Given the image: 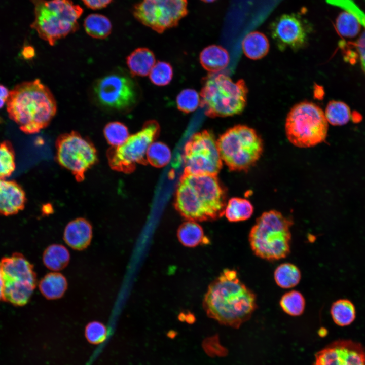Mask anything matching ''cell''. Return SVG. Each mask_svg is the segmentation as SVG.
I'll return each mask as SVG.
<instances>
[{"label":"cell","instance_id":"obj_1","mask_svg":"<svg viewBox=\"0 0 365 365\" xmlns=\"http://www.w3.org/2000/svg\"><path fill=\"white\" fill-rule=\"evenodd\" d=\"M203 307L210 318L238 328L257 309V296L241 281L236 270L225 269L208 286Z\"/></svg>","mask_w":365,"mask_h":365},{"label":"cell","instance_id":"obj_2","mask_svg":"<svg viewBox=\"0 0 365 365\" xmlns=\"http://www.w3.org/2000/svg\"><path fill=\"white\" fill-rule=\"evenodd\" d=\"M226 196L216 175L184 173L176 188L174 206L188 220H214L224 214Z\"/></svg>","mask_w":365,"mask_h":365},{"label":"cell","instance_id":"obj_3","mask_svg":"<svg viewBox=\"0 0 365 365\" xmlns=\"http://www.w3.org/2000/svg\"><path fill=\"white\" fill-rule=\"evenodd\" d=\"M9 117L26 134H35L47 127L57 111L55 99L39 79L22 82L10 91L7 101Z\"/></svg>","mask_w":365,"mask_h":365},{"label":"cell","instance_id":"obj_4","mask_svg":"<svg viewBox=\"0 0 365 365\" xmlns=\"http://www.w3.org/2000/svg\"><path fill=\"white\" fill-rule=\"evenodd\" d=\"M292 224L291 221L278 211L263 212L248 235L254 254L271 262L285 258L290 252Z\"/></svg>","mask_w":365,"mask_h":365},{"label":"cell","instance_id":"obj_5","mask_svg":"<svg viewBox=\"0 0 365 365\" xmlns=\"http://www.w3.org/2000/svg\"><path fill=\"white\" fill-rule=\"evenodd\" d=\"M34 6L30 25L39 36L51 46L79 29L83 9L71 0H30Z\"/></svg>","mask_w":365,"mask_h":365},{"label":"cell","instance_id":"obj_6","mask_svg":"<svg viewBox=\"0 0 365 365\" xmlns=\"http://www.w3.org/2000/svg\"><path fill=\"white\" fill-rule=\"evenodd\" d=\"M203 81L200 105L206 116L225 117L239 114L243 111L248 92L243 80L234 82L224 74L212 73Z\"/></svg>","mask_w":365,"mask_h":365},{"label":"cell","instance_id":"obj_7","mask_svg":"<svg viewBox=\"0 0 365 365\" xmlns=\"http://www.w3.org/2000/svg\"><path fill=\"white\" fill-rule=\"evenodd\" d=\"M222 161L231 171H245L254 165L263 151L261 138L248 126L238 125L228 129L216 140Z\"/></svg>","mask_w":365,"mask_h":365},{"label":"cell","instance_id":"obj_8","mask_svg":"<svg viewBox=\"0 0 365 365\" xmlns=\"http://www.w3.org/2000/svg\"><path fill=\"white\" fill-rule=\"evenodd\" d=\"M327 121L322 109L308 101L292 107L286 119L285 130L294 145L307 148L324 141L327 135Z\"/></svg>","mask_w":365,"mask_h":365},{"label":"cell","instance_id":"obj_9","mask_svg":"<svg viewBox=\"0 0 365 365\" xmlns=\"http://www.w3.org/2000/svg\"><path fill=\"white\" fill-rule=\"evenodd\" d=\"M3 300L17 306L26 304L36 285L33 266L21 254L14 253L0 262Z\"/></svg>","mask_w":365,"mask_h":365},{"label":"cell","instance_id":"obj_10","mask_svg":"<svg viewBox=\"0 0 365 365\" xmlns=\"http://www.w3.org/2000/svg\"><path fill=\"white\" fill-rule=\"evenodd\" d=\"M160 131L156 121L149 120L141 130L130 136L122 145L110 148L106 156L110 167L114 170L130 173L135 170L136 164H147V150L157 138Z\"/></svg>","mask_w":365,"mask_h":365},{"label":"cell","instance_id":"obj_11","mask_svg":"<svg viewBox=\"0 0 365 365\" xmlns=\"http://www.w3.org/2000/svg\"><path fill=\"white\" fill-rule=\"evenodd\" d=\"M56 148L58 163L70 171L78 182L84 179L86 172L97 162L93 144L74 131L60 135Z\"/></svg>","mask_w":365,"mask_h":365},{"label":"cell","instance_id":"obj_12","mask_svg":"<svg viewBox=\"0 0 365 365\" xmlns=\"http://www.w3.org/2000/svg\"><path fill=\"white\" fill-rule=\"evenodd\" d=\"M184 172L194 175H216L222 167L213 134L205 130L193 134L184 148Z\"/></svg>","mask_w":365,"mask_h":365},{"label":"cell","instance_id":"obj_13","mask_svg":"<svg viewBox=\"0 0 365 365\" xmlns=\"http://www.w3.org/2000/svg\"><path fill=\"white\" fill-rule=\"evenodd\" d=\"M93 93L97 103L110 110H130L137 101L138 90L134 81L127 74L115 72L96 81Z\"/></svg>","mask_w":365,"mask_h":365},{"label":"cell","instance_id":"obj_14","mask_svg":"<svg viewBox=\"0 0 365 365\" xmlns=\"http://www.w3.org/2000/svg\"><path fill=\"white\" fill-rule=\"evenodd\" d=\"M187 12V0H142L133 11L137 20L158 33L176 26Z\"/></svg>","mask_w":365,"mask_h":365},{"label":"cell","instance_id":"obj_15","mask_svg":"<svg viewBox=\"0 0 365 365\" xmlns=\"http://www.w3.org/2000/svg\"><path fill=\"white\" fill-rule=\"evenodd\" d=\"M269 30L280 50L297 51L307 44L312 25L300 13L285 14L271 23Z\"/></svg>","mask_w":365,"mask_h":365},{"label":"cell","instance_id":"obj_16","mask_svg":"<svg viewBox=\"0 0 365 365\" xmlns=\"http://www.w3.org/2000/svg\"><path fill=\"white\" fill-rule=\"evenodd\" d=\"M314 365H365V350L353 341H336L316 353Z\"/></svg>","mask_w":365,"mask_h":365},{"label":"cell","instance_id":"obj_17","mask_svg":"<svg viewBox=\"0 0 365 365\" xmlns=\"http://www.w3.org/2000/svg\"><path fill=\"white\" fill-rule=\"evenodd\" d=\"M331 5L343 8L345 11L338 16L335 28L341 37L351 38L356 36L360 30L361 22L358 14V7L351 0H326Z\"/></svg>","mask_w":365,"mask_h":365},{"label":"cell","instance_id":"obj_18","mask_svg":"<svg viewBox=\"0 0 365 365\" xmlns=\"http://www.w3.org/2000/svg\"><path fill=\"white\" fill-rule=\"evenodd\" d=\"M26 201L22 187L14 180L0 179V214L9 216L23 210Z\"/></svg>","mask_w":365,"mask_h":365},{"label":"cell","instance_id":"obj_19","mask_svg":"<svg viewBox=\"0 0 365 365\" xmlns=\"http://www.w3.org/2000/svg\"><path fill=\"white\" fill-rule=\"evenodd\" d=\"M92 238V227L88 221L78 218L69 222L63 233L65 242L71 248L82 250L90 245Z\"/></svg>","mask_w":365,"mask_h":365},{"label":"cell","instance_id":"obj_20","mask_svg":"<svg viewBox=\"0 0 365 365\" xmlns=\"http://www.w3.org/2000/svg\"><path fill=\"white\" fill-rule=\"evenodd\" d=\"M199 60L205 70L210 73H217L227 67L230 57L225 48L212 45L205 48L201 52Z\"/></svg>","mask_w":365,"mask_h":365},{"label":"cell","instance_id":"obj_21","mask_svg":"<svg viewBox=\"0 0 365 365\" xmlns=\"http://www.w3.org/2000/svg\"><path fill=\"white\" fill-rule=\"evenodd\" d=\"M153 52L147 48H138L126 58V63L133 76L144 77L148 75L155 64Z\"/></svg>","mask_w":365,"mask_h":365},{"label":"cell","instance_id":"obj_22","mask_svg":"<svg viewBox=\"0 0 365 365\" xmlns=\"http://www.w3.org/2000/svg\"><path fill=\"white\" fill-rule=\"evenodd\" d=\"M179 242L187 247H195L209 243L202 227L195 221L188 220L181 224L177 231Z\"/></svg>","mask_w":365,"mask_h":365},{"label":"cell","instance_id":"obj_23","mask_svg":"<svg viewBox=\"0 0 365 365\" xmlns=\"http://www.w3.org/2000/svg\"><path fill=\"white\" fill-rule=\"evenodd\" d=\"M67 281L64 276L59 272H50L41 280L39 284L42 294L48 300L61 298L67 288Z\"/></svg>","mask_w":365,"mask_h":365},{"label":"cell","instance_id":"obj_24","mask_svg":"<svg viewBox=\"0 0 365 365\" xmlns=\"http://www.w3.org/2000/svg\"><path fill=\"white\" fill-rule=\"evenodd\" d=\"M242 47L246 57L252 60H258L267 55L269 43L263 33L254 31L245 36L242 42Z\"/></svg>","mask_w":365,"mask_h":365},{"label":"cell","instance_id":"obj_25","mask_svg":"<svg viewBox=\"0 0 365 365\" xmlns=\"http://www.w3.org/2000/svg\"><path fill=\"white\" fill-rule=\"evenodd\" d=\"M70 254L63 245L53 244L47 247L43 254V261L49 269L57 271L62 270L68 264Z\"/></svg>","mask_w":365,"mask_h":365},{"label":"cell","instance_id":"obj_26","mask_svg":"<svg viewBox=\"0 0 365 365\" xmlns=\"http://www.w3.org/2000/svg\"><path fill=\"white\" fill-rule=\"evenodd\" d=\"M253 212L251 202L244 198L234 197L228 202L224 214L231 222L244 221L249 219Z\"/></svg>","mask_w":365,"mask_h":365},{"label":"cell","instance_id":"obj_27","mask_svg":"<svg viewBox=\"0 0 365 365\" xmlns=\"http://www.w3.org/2000/svg\"><path fill=\"white\" fill-rule=\"evenodd\" d=\"M84 27L90 36L98 39L107 38L111 33L112 23L106 16L99 14L88 15L84 21Z\"/></svg>","mask_w":365,"mask_h":365},{"label":"cell","instance_id":"obj_28","mask_svg":"<svg viewBox=\"0 0 365 365\" xmlns=\"http://www.w3.org/2000/svg\"><path fill=\"white\" fill-rule=\"evenodd\" d=\"M274 278L280 287L290 288L296 286L300 282L301 273L295 265L284 263L276 267L274 272Z\"/></svg>","mask_w":365,"mask_h":365},{"label":"cell","instance_id":"obj_29","mask_svg":"<svg viewBox=\"0 0 365 365\" xmlns=\"http://www.w3.org/2000/svg\"><path fill=\"white\" fill-rule=\"evenodd\" d=\"M355 309L349 300L340 299L334 302L331 308V314L334 322L344 326L351 324L355 318Z\"/></svg>","mask_w":365,"mask_h":365},{"label":"cell","instance_id":"obj_30","mask_svg":"<svg viewBox=\"0 0 365 365\" xmlns=\"http://www.w3.org/2000/svg\"><path fill=\"white\" fill-rule=\"evenodd\" d=\"M327 121L334 126H341L348 123L351 117V112L347 104L340 101L332 100L325 108Z\"/></svg>","mask_w":365,"mask_h":365},{"label":"cell","instance_id":"obj_31","mask_svg":"<svg viewBox=\"0 0 365 365\" xmlns=\"http://www.w3.org/2000/svg\"><path fill=\"white\" fill-rule=\"evenodd\" d=\"M305 304L303 295L295 290L285 293L280 300V306L282 310L292 316H298L303 314Z\"/></svg>","mask_w":365,"mask_h":365},{"label":"cell","instance_id":"obj_32","mask_svg":"<svg viewBox=\"0 0 365 365\" xmlns=\"http://www.w3.org/2000/svg\"><path fill=\"white\" fill-rule=\"evenodd\" d=\"M146 159L153 166L162 167L166 165L171 159L170 149L163 142H153L147 150Z\"/></svg>","mask_w":365,"mask_h":365},{"label":"cell","instance_id":"obj_33","mask_svg":"<svg viewBox=\"0 0 365 365\" xmlns=\"http://www.w3.org/2000/svg\"><path fill=\"white\" fill-rule=\"evenodd\" d=\"M104 137L112 147L122 145L129 137L127 126L123 123L114 121L107 123L103 129Z\"/></svg>","mask_w":365,"mask_h":365},{"label":"cell","instance_id":"obj_34","mask_svg":"<svg viewBox=\"0 0 365 365\" xmlns=\"http://www.w3.org/2000/svg\"><path fill=\"white\" fill-rule=\"evenodd\" d=\"M15 152L12 143L5 140L0 142V179H6L15 169Z\"/></svg>","mask_w":365,"mask_h":365},{"label":"cell","instance_id":"obj_35","mask_svg":"<svg viewBox=\"0 0 365 365\" xmlns=\"http://www.w3.org/2000/svg\"><path fill=\"white\" fill-rule=\"evenodd\" d=\"M173 72L171 65L164 61H158L152 68L149 78L155 85L163 86L168 85L171 81Z\"/></svg>","mask_w":365,"mask_h":365},{"label":"cell","instance_id":"obj_36","mask_svg":"<svg viewBox=\"0 0 365 365\" xmlns=\"http://www.w3.org/2000/svg\"><path fill=\"white\" fill-rule=\"evenodd\" d=\"M198 92L192 89H185L177 96L178 109L184 113H189L196 110L200 103Z\"/></svg>","mask_w":365,"mask_h":365},{"label":"cell","instance_id":"obj_37","mask_svg":"<svg viewBox=\"0 0 365 365\" xmlns=\"http://www.w3.org/2000/svg\"><path fill=\"white\" fill-rule=\"evenodd\" d=\"M85 335L87 341L92 344L102 343L107 336V329L102 323L93 321L88 323L85 327Z\"/></svg>","mask_w":365,"mask_h":365},{"label":"cell","instance_id":"obj_38","mask_svg":"<svg viewBox=\"0 0 365 365\" xmlns=\"http://www.w3.org/2000/svg\"><path fill=\"white\" fill-rule=\"evenodd\" d=\"M354 45L359 57L361 68L365 74V30Z\"/></svg>","mask_w":365,"mask_h":365},{"label":"cell","instance_id":"obj_39","mask_svg":"<svg viewBox=\"0 0 365 365\" xmlns=\"http://www.w3.org/2000/svg\"><path fill=\"white\" fill-rule=\"evenodd\" d=\"M88 8L93 10L103 8L109 5L112 0H82Z\"/></svg>","mask_w":365,"mask_h":365},{"label":"cell","instance_id":"obj_40","mask_svg":"<svg viewBox=\"0 0 365 365\" xmlns=\"http://www.w3.org/2000/svg\"><path fill=\"white\" fill-rule=\"evenodd\" d=\"M10 91L4 85L0 84V108L7 102L9 96Z\"/></svg>","mask_w":365,"mask_h":365},{"label":"cell","instance_id":"obj_41","mask_svg":"<svg viewBox=\"0 0 365 365\" xmlns=\"http://www.w3.org/2000/svg\"><path fill=\"white\" fill-rule=\"evenodd\" d=\"M33 49L30 46L25 47L23 50V56L25 57H28L32 56L33 53Z\"/></svg>","mask_w":365,"mask_h":365},{"label":"cell","instance_id":"obj_42","mask_svg":"<svg viewBox=\"0 0 365 365\" xmlns=\"http://www.w3.org/2000/svg\"><path fill=\"white\" fill-rule=\"evenodd\" d=\"M3 282L1 271V269H0V300L3 299Z\"/></svg>","mask_w":365,"mask_h":365},{"label":"cell","instance_id":"obj_43","mask_svg":"<svg viewBox=\"0 0 365 365\" xmlns=\"http://www.w3.org/2000/svg\"><path fill=\"white\" fill-rule=\"evenodd\" d=\"M202 1L205 2L210 3V2H212L215 0H202Z\"/></svg>","mask_w":365,"mask_h":365}]
</instances>
